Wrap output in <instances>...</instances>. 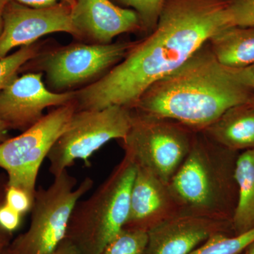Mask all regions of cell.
<instances>
[{
  "label": "cell",
  "mask_w": 254,
  "mask_h": 254,
  "mask_svg": "<svg viewBox=\"0 0 254 254\" xmlns=\"http://www.w3.org/2000/svg\"><path fill=\"white\" fill-rule=\"evenodd\" d=\"M11 0H0V34L3 28V15H4L5 8Z\"/></svg>",
  "instance_id": "cell-30"
},
{
  "label": "cell",
  "mask_w": 254,
  "mask_h": 254,
  "mask_svg": "<svg viewBox=\"0 0 254 254\" xmlns=\"http://www.w3.org/2000/svg\"><path fill=\"white\" fill-rule=\"evenodd\" d=\"M7 177L0 175V205L2 204L5 200ZM13 234L6 231L0 226V254L9 247L12 241Z\"/></svg>",
  "instance_id": "cell-25"
},
{
  "label": "cell",
  "mask_w": 254,
  "mask_h": 254,
  "mask_svg": "<svg viewBox=\"0 0 254 254\" xmlns=\"http://www.w3.org/2000/svg\"><path fill=\"white\" fill-rule=\"evenodd\" d=\"M228 12L232 26H254V0H230Z\"/></svg>",
  "instance_id": "cell-22"
},
{
  "label": "cell",
  "mask_w": 254,
  "mask_h": 254,
  "mask_svg": "<svg viewBox=\"0 0 254 254\" xmlns=\"http://www.w3.org/2000/svg\"><path fill=\"white\" fill-rule=\"evenodd\" d=\"M218 234L235 235L232 222L181 213L150 229L144 254H190Z\"/></svg>",
  "instance_id": "cell-12"
},
{
  "label": "cell",
  "mask_w": 254,
  "mask_h": 254,
  "mask_svg": "<svg viewBox=\"0 0 254 254\" xmlns=\"http://www.w3.org/2000/svg\"><path fill=\"white\" fill-rule=\"evenodd\" d=\"M195 132L173 120L132 110L131 127L122 146L136 168L169 183L188 155Z\"/></svg>",
  "instance_id": "cell-6"
},
{
  "label": "cell",
  "mask_w": 254,
  "mask_h": 254,
  "mask_svg": "<svg viewBox=\"0 0 254 254\" xmlns=\"http://www.w3.org/2000/svg\"><path fill=\"white\" fill-rule=\"evenodd\" d=\"M230 0H166L156 27L99 79L76 91L77 110H133L155 81L175 71L215 33L231 26Z\"/></svg>",
  "instance_id": "cell-1"
},
{
  "label": "cell",
  "mask_w": 254,
  "mask_h": 254,
  "mask_svg": "<svg viewBox=\"0 0 254 254\" xmlns=\"http://www.w3.org/2000/svg\"><path fill=\"white\" fill-rule=\"evenodd\" d=\"M240 254H245V252H243V253Z\"/></svg>",
  "instance_id": "cell-34"
},
{
  "label": "cell",
  "mask_w": 254,
  "mask_h": 254,
  "mask_svg": "<svg viewBox=\"0 0 254 254\" xmlns=\"http://www.w3.org/2000/svg\"><path fill=\"white\" fill-rule=\"evenodd\" d=\"M203 132L227 149H254V105L250 103L232 107Z\"/></svg>",
  "instance_id": "cell-15"
},
{
  "label": "cell",
  "mask_w": 254,
  "mask_h": 254,
  "mask_svg": "<svg viewBox=\"0 0 254 254\" xmlns=\"http://www.w3.org/2000/svg\"><path fill=\"white\" fill-rule=\"evenodd\" d=\"M93 185L87 177L77 185L76 177L66 170L49 187L36 190L29 228L11 241V254H53L66 238L73 209Z\"/></svg>",
  "instance_id": "cell-5"
},
{
  "label": "cell",
  "mask_w": 254,
  "mask_h": 254,
  "mask_svg": "<svg viewBox=\"0 0 254 254\" xmlns=\"http://www.w3.org/2000/svg\"><path fill=\"white\" fill-rule=\"evenodd\" d=\"M41 45L36 43L21 47L17 51L0 60V92L8 86L28 62L41 54Z\"/></svg>",
  "instance_id": "cell-20"
},
{
  "label": "cell",
  "mask_w": 254,
  "mask_h": 254,
  "mask_svg": "<svg viewBox=\"0 0 254 254\" xmlns=\"http://www.w3.org/2000/svg\"><path fill=\"white\" fill-rule=\"evenodd\" d=\"M131 119L132 110L119 105L76 110L48 153L50 173L58 176L76 160L89 166V159L97 150L112 140L126 137Z\"/></svg>",
  "instance_id": "cell-7"
},
{
  "label": "cell",
  "mask_w": 254,
  "mask_h": 254,
  "mask_svg": "<svg viewBox=\"0 0 254 254\" xmlns=\"http://www.w3.org/2000/svg\"><path fill=\"white\" fill-rule=\"evenodd\" d=\"M252 104H253L254 105V95L253 100H252Z\"/></svg>",
  "instance_id": "cell-33"
},
{
  "label": "cell",
  "mask_w": 254,
  "mask_h": 254,
  "mask_svg": "<svg viewBox=\"0 0 254 254\" xmlns=\"http://www.w3.org/2000/svg\"><path fill=\"white\" fill-rule=\"evenodd\" d=\"M9 128L4 122L0 120V143H2L9 138L8 131Z\"/></svg>",
  "instance_id": "cell-29"
},
{
  "label": "cell",
  "mask_w": 254,
  "mask_h": 254,
  "mask_svg": "<svg viewBox=\"0 0 254 254\" xmlns=\"http://www.w3.org/2000/svg\"><path fill=\"white\" fill-rule=\"evenodd\" d=\"M22 216L5 202L0 205V226L6 231L12 234L16 231L21 225Z\"/></svg>",
  "instance_id": "cell-24"
},
{
  "label": "cell",
  "mask_w": 254,
  "mask_h": 254,
  "mask_svg": "<svg viewBox=\"0 0 254 254\" xmlns=\"http://www.w3.org/2000/svg\"><path fill=\"white\" fill-rule=\"evenodd\" d=\"M52 254H81L77 247L71 241L65 238Z\"/></svg>",
  "instance_id": "cell-27"
},
{
  "label": "cell",
  "mask_w": 254,
  "mask_h": 254,
  "mask_svg": "<svg viewBox=\"0 0 254 254\" xmlns=\"http://www.w3.org/2000/svg\"><path fill=\"white\" fill-rule=\"evenodd\" d=\"M76 109L75 100L58 107L21 134L0 143V168L6 173V186L18 187L35 195L42 163Z\"/></svg>",
  "instance_id": "cell-8"
},
{
  "label": "cell",
  "mask_w": 254,
  "mask_h": 254,
  "mask_svg": "<svg viewBox=\"0 0 254 254\" xmlns=\"http://www.w3.org/2000/svg\"><path fill=\"white\" fill-rule=\"evenodd\" d=\"M254 95L239 69L219 63L207 43L180 67L153 83L133 110L203 131L232 107L252 103Z\"/></svg>",
  "instance_id": "cell-2"
},
{
  "label": "cell",
  "mask_w": 254,
  "mask_h": 254,
  "mask_svg": "<svg viewBox=\"0 0 254 254\" xmlns=\"http://www.w3.org/2000/svg\"><path fill=\"white\" fill-rule=\"evenodd\" d=\"M72 6L64 2L45 8H33L11 0L3 15L0 34V60L18 47L30 46L51 33H68L76 38L71 23Z\"/></svg>",
  "instance_id": "cell-10"
},
{
  "label": "cell",
  "mask_w": 254,
  "mask_h": 254,
  "mask_svg": "<svg viewBox=\"0 0 254 254\" xmlns=\"http://www.w3.org/2000/svg\"><path fill=\"white\" fill-rule=\"evenodd\" d=\"M148 240V232L124 227L100 254H144Z\"/></svg>",
  "instance_id": "cell-19"
},
{
  "label": "cell",
  "mask_w": 254,
  "mask_h": 254,
  "mask_svg": "<svg viewBox=\"0 0 254 254\" xmlns=\"http://www.w3.org/2000/svg\"><path fill=\"white\" fill-rule=\"evenodd\" d=\"M1 254H11V252H10V251L9 250V248L6 249V250H5L4 252H2Z\"/></svg>",
  "instance_id": "cell-32"
},
{
  "label": "cell",
  "mask_w": 254,
  "mask_h": 254,
  "mask_svg": "<svg viewBox=\"0 0 254 254\" xmlns=\"http://www.w3.org/2000/svg\"><path fill=\"white\" fill-rule=\"evenodd\" d=\"M136 173V165L125 155L91 196L78 202L70 218L66 239L81 254H100L123 230L129 212Z\"/></svg>",
  "instance_id": "cell-4"
},
{
  "label": "cell",
  "mask_w": 254,
  "mask_h": 254,
  "mask_svg": "<svg viewBox=\"0 0 254 254\" xmlns=\"http://www.w3.org/2000/svg\"><path fill=\"white\" fill-rule=\"evenodd\" d=\"M136 43H76L46 53L42 52L27 64L34 66L36 71L46 73L48 88L52 91L64 93L99 79L120 63Z\"/></svg>",
  "instance_id": "cell-9"
},
{
  "label": "cell",
  "mask_w": 254,
  "mask_h": 254,
  "mask_svg": "<svg viewBox=\"0 0 254 254\" xmlns=\"http://www.w3.org/2000/svg\"><path fill=\"white\" fill-rule=\"evenodd\" d=\"M208 46L219 63L240 69L254 64V26H229L209 39Z\"/></svg>",
  "instance_id": "cell-16"
},
{
  "label": "cell",
  "mask_w": 254,
  "mask_h": 254,
  "mask_svg": "<svg viewBox=\"0 0 254 254\" xmlns=\"http://www.w3.org/2000/svg\"><path fill=\"white\" fill-rule=\"evenodd\" d=\"M20 4L33 8H45L54 6L60 2H64L73 6L77 0H14Z\"/></svg>",
  "instance_id": "cell-26"
},
{
  "label": "cell",
  "mask_w": 254,
  "mask_h": 254,
  "mask_svg": "<svg viewBox=\"0 0 254 254\" xmlns=\"http://www.w3.org/2000/svg\"><path fill=\"white\" fill-rule=\"evenodd\" d=\"M114 2L131 7L141 20L143 31L149 34L156 27L166 0H112Z\"/></svg>",
  "instance_id": "cell-21"
},
{
  "label": "cell",
  "mask_w": 254,
  "mask_h": 254,
  "mask_svg": "<svg viewBox=\"0 0 254 254\" xmlns=\"http://www.w3.org/2000/svg\"><path fill=\"white\" fill-rule=\"evenodd\" d=\"M240 152L195 132L188 155L169 185L182 213L232 222L238 203L235 167Z\"/></svg>",
  "instance_id": "cell-3"
},
{
  "label": "cell",
  "mask_w": 254,
  "mask_h": 254,
  "mask_svg": "<svg viewBox=\"0 0 254 254\" xmlns=\"http://www.w3.org/2000/svg\"><path fill=\"white\" fill-rule=\"evenodd\" d=\"M238 203L232 220L234 235L254 228V149L240 153L235 167Z\"/></svg>",
  "instance_id": "cell-17"
},
{
  "label": "cell",
  "mask_w": 254,
  "mask_h": 254,
  "mask_svg": "<svg viewBox=\"0 0 254 254\" xmlns=\"http://www.w3.org/2000/svg\"><path fill=\"white\" fill-rule=\"evenodd\" d=\"M245 254H254V242L246 249Z\"/></svg>",
  "instance_id": "cell-31"
},
{
  "label": "cell",
  "mask_w": 254,
  "mask_h": 254,
  "mask_svg": "<svg viewBox=\"0 0 254 254\" xmlns=\"http://www.w3.org/2000/svg\"><path fill=\"white\" fill-rule=\"evenodd\" d=\"M181 213V205L169 183L148 170L136 168L130 195L129 212L124 227L148 232Z\"/></svg>",
  "instance_id": "cell-14"
},
{
  "label": "cell",
  "mask_w": 254,
  "mask_h": 254,
  "mask_svg": "<svg viewBox=\"0 0 254 254\" xmlns=\"http://www.w3.org/2000/svg\"><path fill=\"white\" fill-rule=\"evenodd\" d=\"M34 195L26 190L15 187L6 186L4 202L11 208L23 215L31 211Z\"/></svg>",
  "instance_id": "cell-23"
},
{
  "label": "cell",
  "mask_w": 254,
  "mask_h": 254,
  "mask_svg": "<svg viewBox=\"0 0 254 254\" xmlns=\"http://www.w3.org/2000/svg\"><path fill=\"white\" fill-rule=\"evenodd\" d=\"M254 242V228L238 235L218 234L190 254H240Z\"/></svg>",
  "instance_id": "cell-18"
},
{
  "label": "cell",
  "mask_w": 254,
  "mask_h": 254,
  "mask_svg": "<svg viewBox=\"0 0 254 254\" xmlns=\"http://www.w3.org/2000/svg\"><path fill=\"white\" fill-rule=\"evenodd\" d=\"M43 75L40 71L25 73L0 92V120L9 129L25 131L44 116L46 108L75 100L76 91H52L43 82Z\"/></svg>",
  "instance_id": "cell-11"
},
{
  "label": "cell",
  "mask_w": 254,
  "mask_h": 254,
  "mask_svg": "<svg viewBox=\"0 0 254 254\" xmlns=\"http://www.w3.org/2000/svg\"><path fill=\"white\" fill-rule=\"evenodd\" d=\"M71 23L76 38L94 44H110L123 33L143 31L136 11L112 0H77L71 8Z\"/></svg>",
  "instance_id": "cell-13"
},
{
  "label": "cell",
  "mask_w": 254,
  "mask_h": 254,
  "mask_svg": "<svg viewBox=\"0 0 254 254\" xmlns=\"http://www.w3.org/2000/svg\"><path fill=\"white\" fill-rule=\"evenodd\" d=\"M239 73L242 81L254 91V64L244 68H240Z\"/></svg>",
  "instance_id": "cell-28"
}]
</instances>
